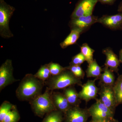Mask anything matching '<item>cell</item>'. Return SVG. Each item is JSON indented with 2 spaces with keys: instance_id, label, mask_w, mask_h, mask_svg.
<instances>
[{
  "instance_id": "obj_31",
  "label": "cell",
  "mask_w": 122,
  "mask_h": 122,
  "mask_svg": "<svg viewBox=\"0 0 122 122\" xmlns=\"http://www.w3.org/2000/svg\"><path fill=\"white\" fill-rule=\"evenodd\" d=\"M117 11L119 12L122 13V1L118 6Z\"/></svg>"
},
{
  "instance_id": "obj_18",
  "label": "cell",
  "mask_w": 122,
  "mask_h": 122,
  "mask_svg": "<svg viewBox=\"0 0 122 122\" xmlns=\"http://www.w3.org/2000/svg\"><path fill=\"white\" fill-rule=\"evenodd\" d=\"M113 89L117 105L122 103V75H120L115 82Z\"/></svg>"
},
{
  "instance_id": "obj_13",
  "label": "cell",
  "mask_w": 122,
  "mask_h": 122,
  "mask_svg": "<svg viewBox=\"0 0 122 122\" xmlns=\"http://www.w3.org/2000/svg\"><path fill=\"white\" fill-rule=\"evenodd\" d=\"M52 97L56 109L65 113L72 107L63 93L54 92L52 94Z\"/></svg>"
},
{
  "instance_id": "obj_27",
  "label": "cell",
  "mask_w": 122,
  "mask_h": 122,
  "mask_svg": "<svg viewBox=\"0 0 122 122\" xmlns=\"http://www.w3.org/2000/svg\"><path fill=\"white\" fill-rule=\"evenodd\" d=\"M96 102L91 106L92 107L113 116L114 112L104 105L100 99H96Z\"/></svg>"
},
{
  "instance_id": "obj_15",
  "label": "cell",
  "mask_w": 122,
  "mask_h": 122,
  "mask_svg": "<svg viewBox=\"0 0 122 122\" xmlns=\"http://www.w3.org/2000/svg\"><path fill=\"white\" fill-rule=\"evenodd\" d=\"M82 33L81 30H71L70 34L60 44L61 48L63 49H65L69 46L76 44L80 35Z\"/></svg>"
},
{
  "instance_id": "obj_3",
  "label": "cell",
  "mask_w": 122,
  "mask_h": 122,
  "mask_svg": "<svg viewBox=\"0 0 122 122\" xmlns=\"http://www.w3.org/2000/svg\"><path fill=\"white\" fill-rule=\"evenodd\" d=\"M50 90L46 88L45 92L30 100L31 107L37 115L42 117L46 114L57 110L54 103Z\"/></svg>"
},
{
  "instance_id": "obj_21",
  "label": "cell",
  "mask_w": 122,
  "mask_h": 122,
  "mask_svg": "<svg viewBox=\"0 0 122 122\" xmlns=\"http://www.w3.org/2000/svg\"><path fill=\"white\" fill-rule=\"evenodd\" d=\"M62 112L56 110L49 113L42 122H62Z\"/></svg>"
},
{
  "instance_id": "obj_32",
  "label": "cell",
  "mask_w": 122,
  "mask_h": 122,
  "mask_svg": "<svg viewBox=\"0 0 122 122\" xmlns=\"http://www.w3.org/2000/svg\"><path fill=\"white\" fill-rule=\"evenodd\" d=\"M119 59L120 62L122 63V49L120 50L119 52Z\"/></svg>"
},
{
  "instance_id": "obj_28",
  "label": "cell",
  "mask_w": 122,
  "mask_h": 122,
  "mask_svg": "<svg viewBox=\"0 0 122 122\" xmlns=\"http://www.w3.org/2000/svg\"><path fill=\"white\" fill-rule=\"evenodd\" d=\"M86 61L85 57L80 52L72 57L70 66H81Z\"/></svg>"
},
{
  "instance_id": "obj_16",
  "label": "cell",
  "mask_w": 122,
  "mask_h": 122,
  "mask_svg": "<svg viewBox=\"0 0 122 122\" xmlns=\"http://www.w3.org/2000/svg\"><path fill=\"white\" fill-rule=\"evenodd\" d=\"M63 94L72 106H78L81 103V99L79 98L78 93L74 87L66 88L63 91Z\"/></svg>"
},
{
  "instance_id": "obj_1",
  "label": "cell",
  "mask_w": 122,
  "mask_h": 122,
  "mask_svg": "<svg viewBox=\"0 0 122 122\" xmlns=\"http://www.w3.org/2000/svg\"><path fill=\"white\" fill-rule=\"evenodd\" d=\"M44 85V81L35 75L26 74L17 89V97L21 101H30L41 94Z\"/></svg>"
},
{
  "instance_id": "obj_29",
  "label": "cell",
  "mask_w": 122,
  "mask_h": 122,
  "mask_svg": "<svg viewBox=\"0 0 122 122\" xmlns=\"http://www.w3.org/2000/svg\"><path fill=\"white\" fill-rule=\"evenodd\" d=\"M98 2L102 4L112 5L113 4L116 0H98Z\"/></svg>"
},
{
  "instance_id": "obj_33",
  "label": "cell",
  "mask_w": 122,
  "mask_h": 122,
  "mask_svg": "<svg viewBox=\"0 0 122 122\" xmlns=\"http://www.w3.org/2000/svg\"><path fill=\"white\" fill-rule=\"evenodd\" d=\"M114 122H116V120H115V121H114Z\"/></svg>"
},
{
  "instance_id": "obj_17",
  "label": "cell",
  "mask_w": 122,
  "mask_h": 122,
  "mask_svg": "<svg viewBox=\"0 0 122 122\" xmlns=\"http://www.w3.org/2000/svg\"><path fill=\"white\" fill-rule=\"evenodd\" d=\"M103 70L98 65L96 60L94 59L91 63L89 64L86 71L87 77H94L99 78L102 74Z\"/></svg>"
},
{
  "instance_id": "obj_12",
  "label": "cell",
  "mask_w": 122,
  "mask_h": 122,
  "mask_svg": "<svg viewBox=\"0 0 122 122\" xmlns=\"http://www.w3.org/2000/svg\"><path fill=\"white\" fill-rule=\"evenodd\" d=\"M102 52L106 57L105 66L113 72H117L120 62L117 55L110 47L103 49Z\"/></svg>"
},
{
  "instance_id": "obj_9",
  "label": "cell",
  "mask_w": 122,
  "mask_h": 122,
  "mask_svg": "<svg viewBox=\"0 0 122 122\" xmlns=\"http://www.w3.org/2000/svg\"><path fill=\"white\" fill-rule=\"evenodd\" d=\"M97 22L111 30H122V13L114 15H103L98 18Z\"/></svg>"
},
{
  "instance_id": "obj_19",
  "label": "cell",
  "mask_w": 122,
  "mask_h": 122,
  "mask_svg": "<svg viewBox=\"0 0 122 122\" xmlns=\"http://www.w3.org/2000/svg\"><path fill=\"white\" fill-rule=\"evenodd\" d=\"M89 113L91 116L93 120H97L104 119L107 118L113 117V116L94 109L91 107L88 109Z\"/></svg>"
},
{
  "instance_id": "obj_25",
  "label": "cell",
  "mask_w": 122,
  "mask_h": 122,
  "mask_svg": "<svg viewBox=\"0 0 122 122\" xmlns=\"http://www.w3.org/2000/svg\"><path fill=\"white\" fill-rule=\"evenodd\" d=\"M48 65L51 73L52 76L59 75L66 69V67H62L58 63L52 62L49 63Z\"/></svg>"
},
{
  "instance_id": "obj_6",
  "label": "cell",
  "mask_w": 122,
  "mask_h": 122,
  "mask_svg": "<svg viewBox=\"0 0 122 122\" xmlns=\"http://www.w3.org/2000/svg\"><path fill=\"white\" fill-rule=\"evenodd\" d=\"M98 19V17L93 15L79 17L71 19L69 22V26L71 30H78L83 33L88 30L92 25L97 22Z\"/></svg>"
},
{
  "instance_id": "obj_20",
  "label": "cell",
  "mask_w": 122,
  "mask_h": 122,
  "mask_svg": "<svg viewBox=\"0 0 122 122\" xmlns=\"http://www.w3.org/2000/svg\"><path fill=\"white\" fill-rule=\"evenodd\" d=\"M81 52L85 57L86 61L90 64L94 61L93 53L95 51L90 48L86 43L82 44L81 46Z\"/></svg>"
},
{
  "instance_id": "obj_22",
  "label": "cell",
  "mask_w": 122,
  "mask_h": 122,
  "mask_svg": "<svg viewBox=\"0 0 122 122\" xmlns=\"http://www.w3.org/2000/svg\"><path fill=\"white\" fill-rule=\"evenodd\" d=\"M51 75L48 64L41 66L36 74L34 75L35 77L43 81L49 79Z\"/></svg>"
},
{
  "instance_id": "obj_8",
  "label": "cell",
  "mask_w": 122,
  "mask_h": 122,
  "mask_svg": "<svg viewBox=\"0 0 122 122\" xmlns=\"http://www.w3.org/2000/svg\"><path fill=\"white\" fill-rule=\"evenodd\" d=\"M99 92L100 100L114 112L116 107L117 105L116 100L113 86L101 85Z\"/></svg>"
},
{
  "instance_id": "obj_10",
  "label": "cell",
  "mask_w": 122,
  "mask_h": 122,
  "mask_svg": "<svg viewBox=\"0 0 122 122\" xmlns=\"http://www.w3.org/2000/svg\"><path fill=\"white\" fill-rule=\"evenodd\" d=\"M94 80H89L83 85H81V90L78 93V97L81 100L88 102L92 99H96L99 92V89L95 85Z\"/></svg>"
},
{
  "instance_id": "obj_23",
  "label": "cell",
  "mask_w": 122,
  "mask_h": 122,
  "mask_svg": "<svg viewBox=\"0 0 122 122\" xmlns=\"http://www.w3.org/2000/svg\"><path fill=\"white\" fill-rule=\"evenodd\" d=\"M15 107L8 101H5L0 107V122H2L8 113Z\"/></svg>"
},
{
  "instance_id": "obj_26",
  "label": "cell",
  "mask_w": 122,
  "mask_h": 122,
  "mask_svg": "<svg viewBox=\"0 0 122 122\" xmlns=\"http://www.w3.org/2000/svg\"><path fill=\"white\" fill-rule=\"evenodd\" d=\"M66 68L71 71L75 76L80 79H83L85 76V72L81 66H70Z\"/></svg>"
},
{
  "instance_id": "obj_2",
  "label": "cell",
  "mask_w": 122,
  "mask_h": 122,
  "mask_svg": "<svg viewBox=\"0 0 122 122\" xmlns=\"http://www.w3.org/2000/svg\"><path fill=\"white\" fill-rule=\"evenodd\" d=\"M46 84L50 90L64 89L76 84L80 86L82 85L81 79L66 68L60 74L50 77Z\"/></svg>"
},
{
  "instance_id": "obj_30",
  "label": "cell",
  "mask_w": 122,
  "mask_h": 122,
  "mask_svg": "<svg viewBox=\"0 0 122 122\" xmlns=\"http://www.w3.org/2000/svg\"><path fill=\"white\" fill-rule=\"evenodd\" d=\"M115 120L113 117L108 118L104 119L97 120H93L92 122H114Z\"/></svg>"
},
{
  "instance_id": "obj_11",
  "label": "cell",
  "mask_w": 122,
  "mask_h": 122,
  "mask_svg": "<svg viewBox=\"0 0 122 122\" xmlns=\"http://www.w3.org/2000/svg\"><path fill=\"white\" fill-rule=\"evenodd\" d=\"M66 122H86L88 110L82 109L78 106L71 107L65 113Z\"/></svg>"
},
{
  "instance_id": "obj_24",
  "label": "cell",
  "mask_w": 122,
  "mask_h": 122,
  "mask_svg": "<svg viewBox=\"0 0 122 122\" xmlns=\"http://www.w3.org/2000/svg\"><path fill=\"white\" fill-rule=\"evenodd\" d=\"M20 118V115L15 106L8 113L2 122H17Z\"/></svg>"
},
{
  "instance_id": "obj_4",
  "label": "cell",
  "mask_w": 122,
  "mask_h": 122,
  "mask_svg": "<svg viewBox=\"0 0 122 122\" xmlns=\"http://www.w3.org/2000/svg\"><path fill=\"white\" fill-rule=\"evenodd\" d=\"M15 10L14 7L7 4L4 0H0V34L3 38L13 36L9 23Z\"/></svg>"
},
{
  "instance_id": "obj_7",
  "label": "cell",
  "mask_w": 122,
  "mask_h": 122,
  "mask_svg": "<svg viewBox=\"0 0 122 122\" xmlns=\"http://www.w3.org/2000/svg\"><path fill=\"white\" fill-rule=\"evenodd\" d=\"M98 0H79L71 15V19L92 15Z\"/></svg>"
},
{
  "instance_id": "obj_14",
  "label": "cell",
  "mask_w": 122,
  "mask_h": 122,
  "mask_svg": "<svg viewBox=\"0 0 122 122\" xmlns=\"http://www.w3.org/2000/svg\"><path fill=\"white\" fill-rule=\"evenodd\" d=\"M103 73L99 78L101 85L113 86L115 82V78L113 71L105 66L103 69Z\"/></svg>"
},
{
  "instance_id": "obj_5",
  "label": "cell",
  "mask_w": 122,
  "mask_h": 122,
  "mask_svg": "<svg viewBox=\"0 0 122 122\" xmlns=\"http://www.w3.org/2000/svg\"><path fill=\"white\" fill-rule=\"evenodd\" d=\"M12 62L10 59H7L0 67V90L7 86L18 81L13 75Z\"/></svg>"
}]
</instances>
